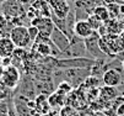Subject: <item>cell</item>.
<instances>
[{"label": "cell", "mask_w": 124, "mask_h": 116, "mask_svg": "<svg viewBox=\"0 0 124 116\" xmlns=\"http://www.w3.org/2000/svg\"><path fill=\"white\" fill-rule=\"evenodd\" d=\"M93 63L95 59H90L86 57H75L55 61V65L62 69H88L93 65Z\"/></svg>", "instance_id": "6da1fadb"}, {"label": "cell", "mask_w": 124, "mask_h": 116, "mask_svg": "<svg viewBox=\"0 0 124 116\" xmlns=\"http://www.w3.org/2000/svg\"><path fill=\"white\" fill-rule=\"evenodd\" d=\"M9 37L11 38V41L14 42L16 48H23L25 49L32 43V40H31L30 34H28V27H26L25 25L12 27Z\"/></svg>", "instance_id": "7a4b0ae2"}, {"label": "cell", "mask_w": 124, "mask_h": 116, "mask_svg": "<svg viewBox=\"0 0 124 116\" xmlns=\"http://www.w3.org/2000/svg\"><path fill=\"white\" fill-rule=\"evenodd\" d=\"M100 34L97 31H95L93 34L84 40V43H85V47H86V51L92 56V59L95 61H98V59H106L107 56H106L102 49L100 47Z\"/></svg>", "instance_id": "3957f363"}, {"label": "cell", "mask_w": 124, "mask_h": 116, "mask_svg": "<svg viewBox=\"0 0 124 116\" xmlns=\"http://www.w3.org/2000/svg\"><path fill=\"white\" fill-rule=\"evenodd\" d=\"M1 9H3V14L9 20L15 18H22L25 15L23 5L20 4L17 0H5L1 4Z\"/></svg>", "instance_id": "277c9868"}, {"label": "cell", "mask_w": 124, "mask_h": 116, "mask_svg": "<svg viewBox=\"0 0 124 116\" xmlns=\"http://www.w3.org/2000/svg\"><path fill=\"white\" fill-rule=\"evenodd\" d=\"M0 78H1L3 84L6 88L14 89V88H16V85L19 84V81H20V72L16 67H14V65H9V67H5V69L3 71V74Z\"/></svg>", "instance_id": "5b68a950"}, {"label": "cell", "mask_w": 124, "mask_h": 116, "mask_svg": "<svg viewBox=\"0 0 124 116\" xmlns=\"http://www.w3.org/2000/svg\"><path fill=\"white\" fill-rule=\"evenodd\" d=\"M50 40L54 43V46L60 51V53H65L68 51V48L71 43V38H70L66 34H64L63 31H60L58 27H54L52 35H50Z\"/></svg>", "instance_id": "8992f818"}, {"label": "cell", "mask_w": 124, "mask_h": 116, "mask_svg": "<svg viewBox=\"0 0 124 116\" xmlns=\"http://www.w3.org/2000/svg\"><path fill=\"white\" fill-rule=\"evenodd\" d=\"M120 71H122V68L106 69L104 73H103V75H102V80L104 83V85L117 88L120 84H123V78H122Z\"/></svg>", "instance_id": "52a82bcc"}, {"label": "cell", "mask_w": 124, "mask_h": 116, "mask_svg": "<svg viewBox=\"0 0 124 116\" xmlns=\"http://www.w3.org/2000/svg\"><path fill=\"white\" fill-rule=\"evenodd\" d=\"M31 24L32 26H36L39 30V35L48 36V37H50L53 30L55 27L54 22H53L50 18H43V16H38V18L33 19Z\"/></svg>", "instance_id": "ba28073f"}, {"label": "cell", "mask_w": 124, "mask_h": 116, "mask_svg": "<svg viewBox=\"0 0 124 116\" xmlns=\"http://www.w3.org/2000/svg\"><path fill=\"white\" fill-rule=\"evenodd\" d=\"M48 3L55 16H58L59 19H66L70 12V6L66 0H48Z\"/></svg>", "instance_id": "9c48e42d"}, {"label": "cell", "mask_w": 124, "mask_h": 116, "mask_svg": "<svg viewBox=\"0 0 124 116\" xmlns=\"http://www.w3.org/2000/svg\"><path fill=\"white\" fill-rule=\"evenodd\" d=\"M95 32V30L92 28V26L88 24L87 20H79L75 22L74 26V35L81 40H85L87 37H90Z\"/></svg>", "instance_id": "30bf717a"}, {"label": "cell", "mask_w": 124, "mask_h": 116, "mask_svg": "<svg viewBox=\"0 0 124 116\" xmlns=\"http://www.w3.org/2000/svg\"><path fill=\"white\" fill-rule=\"evenodd\" d=\"M16 46L11 41L10 37H0V58L12 57Z\"/></svg>", "instance_id": "8fae6325"}, {"label": "cell", "mask_w": 124, "mask_h": 116, "mask_svg": "<svg viewBox=\"0 0 124 116\" xmlns=\"http://www.w3.org/2000/svg\"><path fill=\"white\" fill-rule=\"evenodd\" d=\"M93 15L98 20H101L103 24L109 21V18H111L109 10H108V8H106V6H96L93 9Z\"/></svg>", "instance_id": "7c38bea8"}, {"label": "cell", "mask_w": 124, "mask_h": 116, "mask_svg": "<svg viewBox=\"0 0 124 116\" xmlns=\"http://www.w3.org/2000/svg\"><path fill=\"white\" fill-rule=\"evenodd\" d=\"M101 95L104 99H114L118 95V91L113 87H107V85H106V87H103L101 89Z\"/></svg>", "instance_id": "4fadbf2b"}, {"label": "cell", "mask_w": 124, "mask_h": 116, "mask_svg": "<svg viewBox=\"0 0 124 116\" xmlns=\"http://www.w3.org/2000/svg\"><path fill=\"white\" fill-rule=\"evenodd\" d=\"M87 21H88V24L92 26V28H93L95 31H98V30L101 28V26L103 25V22H102L101 20H98L95 15H90V16H88Z\"/></svg>", "instance_id": "5bb4252c"}, {"label": "cell", "mask_w": 124, "mask_h": 116, "mask_svg": "<svg viewBox=\"0 0 124 116\" xmlns=\"http://www.w3.org/2000/svg\"><path fill=\"white\" fill-rule=\"evenodd\" d=\"M9 24H10V20L6 18L3 12H0V35H1V37H4V35H5L4 32L8 28Z\"/></svg>", "instance_id": "9a60e30c"}, {"label": "cell", "mask_w": 124, "mask_h": 116, "mask_svg": "<svg viewBox=\"0 0 124 116\" xmlns=\"http://www.w3.org/2000/svg\"><path fill=\"white\" fill-rule=\"evenodd\" d=\"M28 34H30V37H31L32 42H34V41L37 40L38 35H39V30L36 26H30L28 27Z\"/></svg>", "instance_id": "2e32d148"}, {"label": "cell", "mask_w": 124, "mask_h": 116, "mask_svg": "<svg viewBox=\"0 0 124 116\" xmlns=\"http://www.w3.org/2000/svg\"><path fill=\"white\" fill-rule=\"evenodd\" d=\"M70 90H71V85L69 84V83H66V81H64V83H60L59 84V87H58V93H69Z\"/></svg>", "instance_id": "e0dca14e"}, {"label": "cell", "mask_w": 124, "mask_h": 116, "mask_svg": "<svg viewBox=\"0 0 124 116\" xmlns=\"http://www.w3.org/2000/svg\"><path fill=\"white\" fill-rule=\"evenodd\" d=\"M118 41H119V46H120V49L123 51L124 49V30L120 32V34L118 35ZM120 51V52H122Z\"/></svg>", "instance_id": "ac0fdd59"}, {"label": "cell", "mask_w": 124, "mask_h": 116, "mask_svg": "<svg viewBox=\"0 0 124 116\" xmlns=\"http://www.w3.org/2000/svg\"><path fill=\"white\" fill-rule=\"evenodd\" d=\"M117 114L119 116H124V100H122V104L117 107Z\"/></svg>", "instance_id": "d6986e66"}, {"label": "cell", "mask_w": 124, "mask_h": 116, "mask_svg": "<svg viewBox=\"0 0 124 116\" xmlns=\"http://www.w3.org/2000/svg\"><path fill=\"white\" fill-rule=\"evenodd\" d=\"M20 4H22V5H28V4H33L36 0H17Z\"/></svg>", "instance_id": "ffe728a7"}, {"label": "cell", "mask_w": 124, "mask_h": 116, "mask_svg": "<svg viewBox=\"0 0 124 116\" xmlns=\"http://www.w3.org/2000/svg\"><path fill=\"white\" fill-rule=\"evenodd\" d=\"M119 25H120V27H122V30H124V14H123V16L120 18V21H119Z\"/></svg>", "instance_id": "44dd1931"}, {"label": "cell", "mask_w": 124, "mask_h": 116, "mask_svg": "<svg viewBox=\"0 0 124 116\" xmlns=\"http://www.w3.org/2000/svg\"><path fill=\"white\" fill-rule=\"evenodd\" d=\"M122 69H123V72H124V59L122 61Z\"/></svg>", "instance_id": "7402d4cb"}, {"label": "cell", "mask_w": 124, "mask_h": 116, "mask_svg": "<svg viewBox=\"0 0 124 116\" xmlns=\"http://www.w3.org/2000/svg\"><path fill=\"white\" fill-rule=\"evenodd\" d=\"M4 1H5V0H0V4H3Z\"/></svg>", "instance_id": "603a6c76"}, {"label": "cell", "mask_w": 124, "mask_h": 116, "mask_svg": "<svg viewBox=\"0 0 124 116\" xmlns=\"http://www.w3.org/2000/svg\"><path fill=\"white\" fill-rule=\"evenodd\" d=\"M0 37H1V35H0Z\"/></svg>", "instance_id": "cb8c5ba5"}, {"label": "cell", "mask_w": 124, "mask_h": 116, "mask_svg": "<svg viewBox=\"0 0 124 116\" xmlns=\"http://www.w3.org/2000/svg\"><path fill=\"white\" fill-rule=\"evenodd\" d=\"M47 1H48V0H47Z\"/></svg>", "instance_id": "d4e9b609"}]
</instances>
